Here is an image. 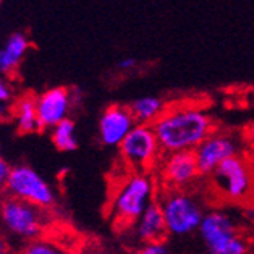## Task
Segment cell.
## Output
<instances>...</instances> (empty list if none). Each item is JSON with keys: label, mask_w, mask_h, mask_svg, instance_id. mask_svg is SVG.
Returning a JSON list of instances; mask_svg holds the SVG:
<instances>
[{"label": "cell", "mask_w": 254, "mask_h": 254, "mask_svg": "<svg viewBox=\"0 0 254 254\" xmlns=\"http://www.w3.org/2000/svg\"><path fill=\"white\" fill-rule=\"evenodd\" d=\"M52 143L61 152H73L78 149L76 127L70 118L64 120L52 129Z\"/></svg>", "instance_id": "17"}, {"label": "cell", "mask_w": 254, "mask_h": 254, "mask_svg": "<svg viewBox=\"0 0 254 254\" xmlns=\"http://www.w3.org/2000/svg\"><path fill=\"white\" fill-rule=\"evenodd\" d=\"M12 168H14V164H11L5 158H0V183H2V186H5V183L11 177Z\"/></svg>", "instance_id": "21"}, {"label": "cell", "mask_w": 254, "mask_h": 254, "mask_svg": "<svg viewBox=\"0 0 254 254\" xmlns=\"http://www.w3.org/2000/svg\"><path fill=\"white\" fill-rule=\"evenodd\" d=\"M198 236L206 254H248V245L240 236L236 220L222 209L206 211Z\"/></svg>", "instance_id": "5"}, {"label": "cell", "mask_w": 254, "mask_h": 254, "mask_svg": "<svg viewBox=\"0 0 254 254\" xmlns=\"http://www.w3.org/2000/svg\"><path fill=\"white\" fill-rule=\"evenodd\" d=\"M132 230L135 239L138 242H141V245L164 240V237L168 236V228H166V222H164L161 205L157 198L146 208L141 217L132 226Z\"/></svg>", "instance_id": "13"}, {"label": "cell", "mask_w": 254, "mask_h": 254, "mask_svg": "<svg viewBox=\"0 0 254 254\" xmlns=\"http://www.w3.org/2000/svg\"><path fill=\"white\" fill-rule=\"evenodd\" d=\"M160 175L168 189L185 190L201 175L194 150L166 154V157L161 158Z\"/></svg>", "instance_id": "10"}, {"label": "cell", "mask_w": 254, "mask_h": 254, "mask_svg": "<svg viewBox=\"0 0 254 254\" xmlns=\"http://www.w3.org/2000/svg\"><path fill=\"white\" fill-rule=\"evenodd\" d=\"M118 149L121 158L135 172H147L157 163L161 152L154 127L146 124H136Z\"/></svg>", "instance_id": "7"}, {"label": "cell", "mask_w": 254, "mask_h": 254, "mask_svg": "<svg viewBox=\"0 0 254 254\" xmlns=\"http://www.w3.org/2000/svg\"><path fill=\"white\" fill-rule=\"evenodd\" d=\"M11 117L14 120L16 130L19 133H34L42 129L34 95L27 93L19 96L11 107Z\"/></svg>", "instance_id": "15"}, {"label": "cell", "mask_w": 254, "mask_h": 254, "mask_svg": "<svg viewBox=\"0 0 254 254\" xmlns=\"http://www.w3.org/2000/svg\"><path fill=\"white\" fill-rule=\"evenodd\" d=\"M239 138L225 130H214L195 150V158L201 175H212L220 164L239 155Z\"/></svg>", "instance_id": "8"}, {"label": "cell", "mask_w": 254, "mask_h": 254, "mask_svg": "<svg viewBox=\"0 0 254 254\" xmlns=\"http://www.w3.org/2000/svg\"><path fill=\"white\" fill-rule=\"evenodd\" d=\"M157 200L163 209L168 234L185 237L198 233L206 211L194 194L182 189L166 188L163 189V192H157Z\"/></svg>", "instance_id": "4"}, {"label": "cell", "mask_w": 254, "mask_h": 254, "mask_svg": "<svg viewBox=\"0 0 254 254\" xmlns=\"http://www.w3.org/2000/svg\"><path fill=\"white\" fill-rule=\"evenodd\" d=\"M212 182L225 198L239 201L251 192L253 175L248 163L237 155L220 164L212 174Z\"/></svg>", "instance_id": "9"}, {"label": "cell", "mask_w": 254, "mask_h": 254, "mask_svg": "<svg viewBox=\"0 0 254 254\" xmlns=\"http://www.w3.org/2000/svg\"><path fill=\"white\" fill-rule=\"evenodd\" d=\"M136 126V121L129 110V106L110 104L99 117L98 136L101 144L109 147H120L124 138Z\"/></svg>", "instance_id": "11"}, {"label": "cell", "mask_w": 254, "mask_h": 254, "mask_svg": "<svg viewBox=\"0 0 254 254\" xmlns=\"http://www.w3.org/2000/svg\"><path fill=\"white\" fill-rule=\"evenodd\" d=\"M16 254H71L67 248H64L55 242H50L47 239L31 240L28 244L19 247Z\"/></svg>", "instance_id": "18"}, {"label": "cell", "mask_w": 254, "mask_h": 254, "mask_svg": "<svg viewBox=\"0 0 254 254\" xmlns=\"http://www.w3.org/2000/svg\"><path fill=\"white\" fill-rule=\"evenodd\" d=\"M253 103H254V96H253Z\"/></svg>", "instance_id": "25"}, {"label": "cell", "mask_w": 254, "mask_h": 254, "mask_svg": "<svg viewBox=\"0 0 254 254\" xmlns=\"http://www.w3.org/2000/svg\"><path fill=\"white\" fill-rule=\"evenodd\" d=\"M3 189L6 195L31 203L44 211L56 206V192L53 186L30 164H14Z\"/></svg>", "instance_id": "6"}, {"label": "cell", "mask_w": 254, "mask_h": 254, "mask_svg": "<svg viewBox=\"0 0 254 254\" xmlns=\"http://www.w3.org/2000/svg\"><path fill=\"white\" fill-rule=\"evenodd\" d=\"M152 127L161 150L166 154L195 150L214 130H217L206 110L190 104L168 107Z\"/></svg>", "instance_id": "1"}, {"label": "cell", "mask_w": 254, "mask_h": 254, "mask_svg": "<svg viewBox=\"0 0 254 254\" xmlns=\"http://www.w3.org/2000/svg\"><path fill=\"white\" fill-rule=\"evenodd\" d=\"M135 254H171L168 244L161 240V242H150V244H143L136 250Z\"/></svg>", "instance_id": "19"}, {"label": "cell", "mask_w": 254, "mask_h": 254, "mask_svg": "<svg viewBox=\"0 0 254 254\" xmlns=\"http://www.w3.org/2000/svg\"><path fill=\"white\" fill-rule=\"evenodd\" d=\"M37 113L42 129H50L68 118L73 107L71 90L67 87H52L36 96Z\"/></svg>", "instance_id": "12"}, {"label": "cell", "mask_w": 254, "mask_h": 254, "mask_svg": "<svg viewBox=\"0 0 254 254\" xmlns=\"http://www.w3.org/2000/svg\"><path fill=\"white\" fill-rule=\"evenodd\" d=\"M168 109V104L158 96H141L129 104V110L136 124L152 126Z\"/></svg>", "instance_id": "16"}, {"label": "cell", "mask_w": 254, "mask_h": 254, "mask_svg": "<svg viewBox=\"0 0 254 254\" xmlns=\"http://www.w3.org/2000/svg\"><path fill=\"white\" fill-rule=\"evenodd\" d=\"M12 99V87L8 79L0 81V103L6 104Z\"/></svg>", "instance_id": "20"}, {"label": "cell", "mask_w": 254, "mask_h": 254, "mask_svg": "<svg viewBox=\"0 0 254 254\" xmlns=\"http://www.w3.org/2000/svg\"><path fill=\"white\" fill-rule=\"evenodd\" d=\"M157 198L155 183L147 172H133L118 186L110 201V219L117 228H132Z\"/></svg>", "instance_id": "2"}, {"label": "cell", "mask_w": 254, "mask_h": 254, "mask_svg": "<svg viewBox=\"0 0 254 254\" xmlns=\"http://www.w3.org/2000/svg\"><path fill=\"white\" fill-rule=\"evenodd\" d=\"M30 47L31 42L23 31L11 33L0 50V71L5 76L14 74Z\"/></svg>", "instance_id": "14"}, {"label": "cell", "mask_w": 254, "mask_h": 254, "mask_svg": "<svg viewBox=\"0 0 254 254\" xmlns=\"http://www.w3.org/2000/svg\"><path fill=\"white\" fill-rule=\"evenodd\" d=\"M0 220L6 237L23 245L31 240L42 239L47 230L48 215L47 211L31 203L5 195L0 203Z\"/></svg>", "instance_id": "3"}, {"label": "cell", "mask_w": 254, "mask_h": 254, "mask_svg": "<svg viewBox=\"0 0 254 254\" xmlns=\"http://www.w3.org/2000/svg\"><path fill=\"white\" fill-rule=\"evenodd\" d=\"M79 254H109V253H106L104 250H101V248H95V247H90V248H87V250L81 251Z\"/></svg>", "instance_id": "23"}, {"label": "cell", "mask_w": 254, "mask_h": 254, "mask_svg": "<svg viewBox=\"0 0 254 254\" xmlns=\"http://www.w3.org/2000/svg\"><path fill=\"white\" fill-rule=\"evenodd\" d=\"M136 64H138L136 58L127 56V58H123V59L118 61V68H121V70H130V68L136 67Z\"/></svg>", "instance_id": "22"}, {"label": "cell", "mask_w": 254, "mask_h": 254, "mask_svg": "<svg viewBox=\"0 0 254 254\" xmlns=\"http://www.w3.org/2000/svg\"><path fill=\"white\" fill-rule=\"evenodd\" d=\"M2 254H12V253H9V251H3Z\"/></svg>", "instance_id": "24"}]
</instances>
